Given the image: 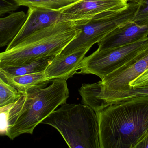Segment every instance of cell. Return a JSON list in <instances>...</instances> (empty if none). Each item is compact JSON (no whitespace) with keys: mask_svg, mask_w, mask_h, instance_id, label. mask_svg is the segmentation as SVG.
<instances>
[{"mask_svg":"<svg viewBox=\"0 0 148 148\" xmlns=\"http://www.w3.org/2000/svg\"><path fill=\"white\" fill-rule=\"evenodd\" d=\"M96 114L101 148H135L148 135V96L110 105Z\"/></svg>","mask_w":148,"mask_h":148,"instance_id":"1","label":"cell"},{"mask_svg":"<svg viewBox=\"0 0 148 148\" xmlns=\"http://www.w3.org/2000/svg\"><path fill=\"white\" fill-rule=\"evenodd\" d=\"M80 32L75 23L62 21L36 31L8 50L0 52V68L17 67L55 56Z\"/></svg>","mask_w":148,"mask_h":148,"instance_id":"2","label":"cell"},{"mask_svg":"<svg viewBox=\"0 0 148 148\" xmlns=\"http://www.w3.org/2000/svg\"><path fill=\"white\" fill-rule=\"evenodd\" d=\"M51 113L41 122L57 129L71 148H101L98 117L88 105L68 104Z\"/></svg>","mask_w":148,"mask_h":148,"instance_id":"3","label":"cell"},{"mask_svg":"<svg viewBox=\"0 0 148 148\" xmlns=\"http://www.w3.org/2000/svg\"><path fill=\"white\" fill-rule=\"evenodd\" d=\"M23 93L26 94L23 108L5 135L11 140L23 134H32L36 126L66 103L69 96L67 80L60 79L52 81L48 87L34 88Z\"/></svg>","mask_w":148,"mask_h":148,"instance_id":"4","label":"cell"},{"mask_svg":"<svg viewBox=\"0 0 148 148\" xmlns=\"http://www.w3.org/2000/svg\"><path fill=\"white\" fill-rule=\"evenodd\" d=\"M124 10L104 14L87 21L74 22L80 32L60 54H69L82 49L90 48L101 41L112 31L132 21L139 3L129 2Z\"/></svg>","mask_w":148,"mask_h":148,"instance_id":"5","label":"cell"},{"mask_svg":"<svg viewBox=\"0 0 148 148\" xmlns=\"http://www.w3.org/2000/svg\"><path fill=\"white\" fill-rule=\"evenodd\" d=\"M148 47V36L136 42L113 49L96 50L84 57L78 74H92L102 80Z\"/></svg>","mask_w":148,"mask_h":148,"instance_id":"6","label":"cell"},{"mask_svg":"<svg viewBox=\"0 0 148 148\" xmlns=\"http://www.w3.org/2000/svg\"><path fill=\"white\" fill-rule=\"evenodd\" d=\"M129 4L128 0H77L60 11L63 21L75 22L122 11Z\"/></svg>","mask_w":148,"mask_h":148,"instance_id":"7","label":"cell"},{"mask_svg":"<svg viewBox=\"0 0 148 148\" xmlns=\"http://www.w3.org/2000/svg\"><path fill=\"white\" fill-rule=\"evenodd\" d=\"M27 15L26 21L21 29L5 50L12 48L36 31L63 21L60 10L44 8L29 7Z\"/></svg>","mask_w":148,"mask_h":148,"instance_id":"8","label":"cell"},{"mask_svg":"<svg viewBox=\"0 0 148 148\" xmlns=\"http://www.w3.org/2000/svg\"><path fill=\"white\" fill-rule=\"evenodd\" d=\"M148 36V26H141L130 21L109 34L98 42L97 50L117 48L136 42Z\"/></svg>","mask_w":148,"mask_h":148,"instance_id":"9","label":"cell"},{"mask_svg":"<svg viewBox=\"0 0 148 148\" xmlns=\"http://www.w3.org/2000/svg\"><path fill=\"white\" fill-rule=\"evenodd\" d=\"M90 48L82 49L69 54L56 56L44 71L50 81L56 79L67 80L77 73Z\"/></svg>","mask_w":148,"mask_h":148,"instance_id":"10","label":"cell"},{"mask_svg":"<svg viewBox=\"0 0 148 148\" xmlns=\"http://www.w3.org/2000/svg\"><path fill=\"white\" fill-rule=\"evenodd\" d=\"M0 75L6 82L21 93L34 88L45 87L50 82L46 78L44 71L13 76L0 70Z\"/></svg>","mask_w":148,"mask_h":148,"instance_id":"11","label":"cell"},{"mask_svg":"<svg viewBox=\"0 0 148 148\" xmlns=\"http://www.w3.org/2000/svg\"><path fill=\"white\" fill-rule=\"evenodd\" d=\"M27 16L22 11L0 18V48L8 46L12 41L26 21Z\"/></svg>","mask_w":148,"mask_h":148,"instance_id":"12","label":"cell"},{"mask_svg":"<svg viewBox=\"0 0 148 148\" xmlns=\"http://www.w3.org/2000/svg\"><path fill=\"white\" fill-rule=\"evenodd\" d=\"M21 97L14 102L0 107V135H6L7 130L16 120L23 108L26 94L22 93Z\"/></svg>","mask_w":148,"mask_h":148,"instance_id":"13","label":"cell"},{"mask_svg":"<svg viewBox=\"0 0 148 148\" xmlns=\"http://www.w3.org/2000/svg\"><path fill=\"white\" fill-rule=\"evenodd\" d=\"M55 56L42 58L17 67L0 68V70L13 76H20L44 71Z\"/></svg>","mask_w":148,"mask_h":148,"instance_id":"14","label":"cell"},{"mask_svg":"<svg viewBox=\"0 0 148 148\" xmlns=\"http://www.w3.org/2000/svg\"><path fill=\"white\" fill-rule=\"evenodd\" d=\"M144 96H148V84L142 87L131 88L129 90L116 92L112 94L103 101L100 111L110 105L116 104L135 97Z\"/></svg>","mask_w":148,"mask_h":148,"instance_id":"15","label":"cell"},{"mask_svg":"<svg viewBox=\"0 0 148 148\" xmlns=\"http://www.w3.org/2000/svg\"><path fill=\"white\" fill-rule=\"evenodd\" d=\"M19 6L60 10L77 0H14Z\"/></svg>","mask_w":148,"mask_h":148,"instance_id":"16","label":"cell"},{"mask_svg":"<svg viewBox=\"0 0 148 148\" xmlns=\"http://www.w3.org/2000/svg\"><path fill=\"white\" fill-rule=\"evenodd\" d=\"M132 21L141 26H148V0H140Z\"/></svg>","mask_w":148,"mask_h":148,"instance_id":"17","label":"cell"},{"mask_svg":"<svg viewBox=\"0 0 148 148\" xmlns=\"http://www.w3.org/2000/svg\"><path fill=\"white\" fill-rule=\"evenodd\" d=\"M19 7V4L14 0H0V16L12 13Z\"/></svg>","mask_w":148,"mask_h":148,"instance_id":"18","label":"cell"},{"mask_svg":"<svg viewBox=\"0 0 148 148\" xmlns=\"http://www.w3.org/2000/svg\"><path fill=\"white\" fill-rule=\"evenodd\" d=\"M148 84V68L130 83V88L142 87Z\"/></svg>","mask_w":148,"mask_h":148,"instance_id":"19","label":"cell"},{"mask_svg":"<svg viewBox=\"0 0 148 148\" xmlns=\"http://www.w3.org/2000/svg\"><path fill=\"white\" fill-rule=\"evenodd\" d=\"M135 148H148V135L139 142Z\"/></svg>","mask_w":148,"mask_h":148,"instance_id":"20","label":"cell"},{"mask_svg":"<svg viewBox=\"0 0 148 148\" xmlns=\"http://www.w3.org/2000/svg\"><path fill=\"white\" fill-rule=\"evenodd\" d=\"M129 2L136 3H139L140 0H128Z\"/></svg>","mask_w":148,"mask_h":148,"instance_id":"21","label":"cell"}]
</instances>
